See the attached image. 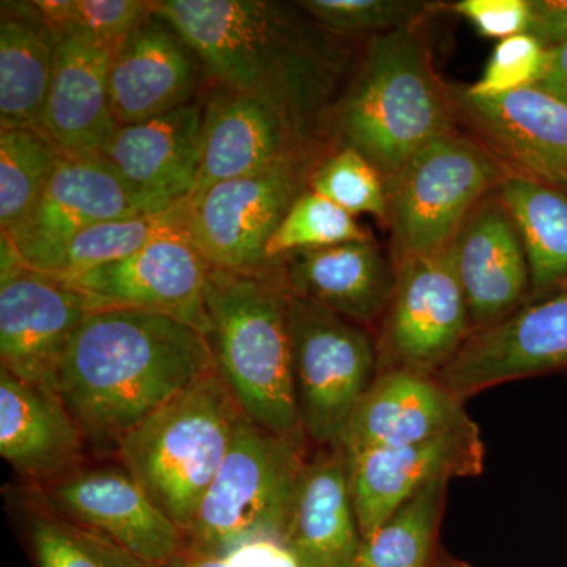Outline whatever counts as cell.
<instances>
[{
  "label": "cell",
  "instance_id": "obj_1",
  "mask_svg": "<svg viewBox=\"0 0 567 567\" xmlns=\"http://www.w3.org/2000/svg\"><path fill=\"white\" fill-rule=\"evenodd\" d=\"M153 10L192 44L226 91L274 104L317 142L331 144V118L358 54L295 3L271 0H158Z\"/></svg>",
  "mask_w": 567,
  "mask_h": 567
},
{
  "label": "cell",
  "instance_id": "obj_2",
  "mask_svg": "<svg viewBox=\"0 0 567 567\" xmlns=\"http://www.w3.org/2000/svg\"><path fill=\"white\" fill-rule=\"evenodd\" d=\"M215 369L196 328L152 312L99 309L71 336L54 391L85 440L115 450L134 425Z\"/></svg>",
  "mask_w": 567,
  "mask_h": 567
},
{
  "label": "cell",
  "instance_id": "obj_3",
  "mask_svg": "<svg viewBox=\"0 0 567 567\" xmlns=\"http://www.w3.org/2000/svg\"><path fill=\"white\" fill-rule=\"evenodd\" d=\"M421 25L364 40L331 118L333 147L360 152L388 189L421 147L458 128L453 87L436 73Z\"/></svg>",
  "mask_w": 567,
  "mask_h": 567
},
{
  "label": "cell",
  "instance_id": "obj_4",
  "mask_svg": "<svg viewBox=\"0 0 567 567\" xmlns=\"http://www.w3.org/2000/svg\"><path fill=\"white\" fill-rule=\"evenodd\" d=\"M216 371L244 415L305 442L295 398L287 290L278 275L210 267L205 287Z\"/></svg>",
  "mask_w": 567,
  "mask_h": 567
},
{
  "label": "cell",
  "instance_id": "obj_5",
  "mask_svg": "<svg viewBox=\"0 0 567 567\" xmlns=\"http://www.w3.org/2000/svg\"><path fill=\"white\" fill-rule=\"evenodd\" d=\"M241 416L215 369L134 425L115 447L123 468L183 535L227 456Z\"/></svg>",
  "mask_w": 567,
  "mask_h": 567
},
{
  "label": "cell",
  "instance_id": "obj_6",
  "mask_svg": "<svg viewBox=\"0 0 567 567\" xmlns=\"http://www.w3.org/2000/svg\"><path fill=\"white\" fill-rule=\"evenodd\" d=\"M306 443L265 431L245 415L185 532L189 554L226 557L260 539H282Z\"/></svg>",
  "mask_w": 567,
  "mask_h": 567
},
{
  "label": "cell",
  "instance_id": "obj_7",
  "mask_svg": "<svg viewBox=\"0 0 567 567\" xmlns=\"http://www.w3.org/2000/svg\"><path fill=\"white\" fill-rule=\"evenodd\" d=\"M507 174L475 136L442 134L421 147L388 189L391 259L440 251Z\"/></svg>",
  "mask_w": 567,
  "mask_h": 567
},
{
  "label": "cell",
  "instance_id": "obj_8",
  "mask_svg": "<svg viewBox=\"0 0 567 567\" xmlns=\"http://www.w3.org/2000/svg\"><path fill=\"white\" fill-rule=\"evenodd\" d=\"M295 398L306 440L341 447L358 404L374 382L368 328L287 290Z\"/></svg>",
  "mask_w": 567,
  "mask_h": 567
},
{
  "label": "cell",
  "instance_id": "obj_9",
  "mask_svg": "<svg viewBox=\"0 0 567 567\" xmlns=\"http://www.w3.org/2000/svg\"><path fill=\"white\" fill-rule=\"evenodd\" d=\"M393 264V293L374 336L377 365L436 375L473 333L453 245Z\"/></svg>",
  "mask_w": 567,
  "mask_h": 567
},
{
  "label": "cell",
  "instance_id": "obj_10",
  "mask_svg": "<svg viewBox=\"0 0 567 567\" xmlns=\"http://www.w3.org/2000/svg\"><path fill=\"white\" fill-rule=\"evenodd\" d=\"M331 148L306 153L259 173L213 186L189 204V240L210 267L241 274H276L267 259L270 244L295 200Z\"/></svg>",
  "mask_w": 567,
  "mask_h": 567
},
{
  "label": "cell",
  "instance_id": "obj_11",
  "mask_svg": "<svg viewBox=\"0 0 567 567\" xmlns=\"http://www.w3.org/2000/svg\"><path fill=\"white\" fill-rule=\"evenodd\" d=\"M210 264L189 240L171 238L100 265L84 274L55 278L84 297L91 311L133 309L171 317L210 333L205 287Z\"/></svg>",
  "mask_w": 567,
  "mask_h": 567
},
{
  "label": "cell",
  "instance_id": "obj_12",
  "mask_svg": "<svg viewBox=\"0 0 567 567\" xmlns=\"http://www.w3.org/2000/svg\"><path fill=\"white\" fill-rule=\"evenodd\" d=\"M41 498L59 516L152 565L166 567L185 547L182 528L122 465L74 470L43 484Z\"/></svg>",
  "mask_w": 567,
  "mask_h": 567
},
{
  "label": "cell",
  "instance_id": "obj_13",
  "mask_svg": "<svg viewBox=\"0 0 567 567\" xmlns=\"http://www.w3.org/2000/svg\"><path fill=\"white\" fill-rule=\"evenodd\" d=\"M346 462L354 514L364 539L431 484L481 475L484 443L473 421L415 445L346 454Z\"/></svg>",
  "mask_w": 567,
  "mask_h": 567
},
{
  "label": "cell",
  "instance_id": "obj_14",
  "mask_svg": "<svg viewBox=\"0 0 567 567\" xmlns=\"http://www.w3.org/2000/svg\"><path fill=\"white\" fill-rule=\"evenodd\" d=\"M205 107L188 103L159 117L118 125L100 155L144 215L189 200L203 158Z\"/></svg>",
  "mask_w": 567,
  "mask_h": 567
},
{
  "label": "cell",
  "instance_id": "obj_15",
  "mask_svg": "<svg viewBox=\"0 0 567 567\" xmlns=\"http://www.w3.org/2000/svg\"><path fill=\"white\" fill-rule=\"evenodd\" d=\"M458 123L511 173L567 193V106L537 87L477 99L453 87Z\"/></svg>",
  "mask_w": 567,
  "mask_h": 567
},
{
  "label": "cell",
  "instance_id": "obj_16",
  "mask_svg": "<svg viewBox=\"0 0 567 567\" xmlns=\"http://www.w3.org/2000/svg\"><path fill=\"white\" fill-rule=\"evenodd\" d=\"M567 365V295L517 309L502 322L473 331L436 374L465 399L499 383Z\"/></svg>",
  "mask_w": 567,
  "mask_h": 567
},
{
  "label": "cell",
  "instance_id": "obj_17",
  "mask_svg": "<svg viewBox=\"0 0 567 567\" xmlns=\"http://www.w3.org/2000/svg\"><path fill=\"white\" fill-rule=\"evenodd\" d=\"M324 148L334 147L306 136L274 104L219 87L205 107L203 158L188 203L219 183Z\"/></svg>",
  "mask_w": 567,
  "mask_h": 567
},
{
  "label": "cell",
  "instance_id": "obj_18",
  "mask_svg": "<svg viewBox=\"0 0 567 567\" xmlns=\"http://www.w3.org/2000/svg\"><path fill=\"white\" fill-rule=\"evenodd\" d=\"M208 71L177 29L155 10L115 47L111 107L118 125L159 117L194 102Z\"/></svg>",
  "mask_w": 567,
  "mask_h": 567
},
{
  "label": "cell",
  "instance_id": "obj_19",
  "mask_svg": "<svg viewBox=\"0 0 567 567\" xmlns=\"http://www.w3.org/2000/svg\"><path fill=\"white\" fill-rule=\"evenodd\" d=\"M89 312L80 292L24 268L0 286L2 368L24 382L54 390L62 354Z\"/></svg>",
  "mask_w": 567,
  "mask_h": 567
},
{
  "label": "cell",
  "instance_id": "obj_20",
  "mask_svg": "<svg viewBox=\"0 0 567 567\" xmlns=\"http://www.w3.org/2000/svg\"><path fill=\"white\" fill-rule=\"evenodd\" d=\"M140 215L100 153L65 155L31 210L7 234L31 268L89 227Z\"/></svg>",
  "mask_w": 567,
  "mask_h": 567
},
{
  "label": "cell",
  "instance_id": "obj_21",
  "mask_svg": "<svg viewBox=\"0 0 567 567\" xmlns=\"http://www.w3.org/2000/svg\"><path fill=\"white\" fill-rule=\"evenodd\" d=\"M451 245L473 331L516 312L532 276L524 241L496 189L470 213Z\"/></svg>",
  "mask_w": 567,
  "mask_h": 567
},
{
  "label": "cell",
  "instance_id": "obj_22",
  "mask_svg": "<svg viewBox=\"0 0 567 567\" xmlns=\"http://www.w3.org/2000/svg\"><path fill=\"white\" fill-rule=\"evenodd\" d=\"M55 37L54 70L39 128L63 155H99L118 128L110 93L115 47L89 33Z\"/></svg>",
  "mask_w": 567,
  "mask_h": 567
},
{
  "label": "cell",
  "instance_id": "obj_23",
  "mask_svg": "<svg viewBox=\"0 0 567 567\" xmlns=\"http://www.w3.org/2000/svg\"><path fill=\"white\" fill-rule=\"evenodd\" d=\"M472 423L464 399L439 377L388 369L377 372L354 410L341 447L353 454L415 445Z\"/></svg>",
  "mask_w": 567,
  "mask_h": 567
},
{
  "label": "cell",
  "instance_id": "obj_24",
  "mask_svg": "<svg viewBox=\"0 0 567 567\" xmlns=\"http://www.w3.org/2000/svg\"><path fill=\"white\" fill-rule=\"evenodd\" d=\"M276 275L290 293L364 328L380 323L394 289L393 259L374 237L287 254Z\"/></svg>",
  "mask_w": 567,
  "mask_h": 567
},
{
  "label": "cell",
  "instance_id": "obj_25",
  "mask_svg": "<svg viewBox=\"0 0 567 567\" xmlns=\"http://www.w3.org/2000/svg\"><path fill=\"white\" fill-rule=\"evenodd\" d=\"M281 543L300 567H353L363 536L342 447H320L306 458Z\"/></svg>",
  "mask_w": 567,
  "mask_h": 567
},
{
  "label": "cell",
  "instance_id": "obj_26",
  "mask_svg": "<svg viewBox=\"0 0 567 567\" xmlns=\"http://www.w3.org/2000/svg\"><path fill=\"white\" fill-rule=\"evenodd\" d=\"M85 435L54 390L0 368V454L22 476L51 483L80 468Z\"/></svg>",
  "mask_w": 567,
  "mask_h": 567
},
{
  "label": "cell",
  "instance_id": "obj_27",
  "mask_svg": "<svg viewBox=\"0 0 567 567\" xmlns=\"http://www.w3.org/2000/svg\"><path fill=\"white\" fill-rule=\"evenodd\" d=\"M58 37L33 2H2L0 125L39 126L54 70Z\"/></svg>",
  "mask_w": 567,
  "mask_h": 567
},
{
  "label": "cell",
  "instance_id": "obj_28",
  "mask_svg": "<svg viewBox=\"0 0 567 567\" xmlns=\"http://www.w3.org/2000/svg\"><path fill=\"white\" fill-rule=\"evenodd\" d=\"M496 194L524 241L532 293L558 289L567 282V193L507 171Z\"/></svg>",
  "mask_w": 567,
  "mask_h": 567
},
{
  "label": "cell",
  "instance_id": "obj_29",
  "mask_svg": "<svg viewBox=\"0 0 567 567\" xmlns=\"http://www.w3.org/2000/svg\"><path fill=\"white\" fill-rule=\"evenodd\" d=\"M188 200L175 205L171 210L155 215H140L133 218L96 224L74 235L47 257L31 267L39 274L52 278L84 274L100 265L125 259L156 241L182 238L189 240ZM192 241V240H189Z\"/></svg>",
  "mask_w": 567,
  "mask_h": 567
},
{
  "label": "cell",
  "instance_id": "obj_30",
  "mask_svg": "<svg viewBox=\"0 0 567 567\" xmlns=\"http://www.w3.org/2000/svg\"><path fill=\"white\" fill-rule=\"evenodd\" d=\"M447 484H431L394 511L371 536L364 537L353 567H436V539L445 513Z\"/></svg>",
  "mask_w": 567,
  "mask_h": 567
},
{
  "label": "cell",
  "instance_id": "obj_31",
  "mask_svg": "<svg viewBox=\"0 0 567 567\" xmlns=\"http://www.w3.org/2000/svg\"><path fill=\"white\" fill-rule=\"evenodd\" d=\"M39 126L0 133V226L10 230L28 215L63 159Z\"/></svg>",
  "mask_w": 567,
  "mask_h": 567
},
{
  "label": "cell",
  "instance_id": "obj_32",
  "mask_svg": "<svg viewBox=\"0 0 567 567\" xmlns=\"http://www.w3.org/2000/svg\"><path fill=\"white\" fill-rule=\"evenodd\" d=\"M28 529L39 567H163L61 516L33 517Z\"/></svg>",
  "mask_w": 567,
  "mask_h": 567
},
{
  "label": "cell",
  "instance_id": "obj_33",
  "mask_svg": "<svg viewBox=\"0 0 567 567\" xmlns=\"http://www.w3.org/2000/svg\"><path fill=\"white\" fill-rule=\"evenodd\" d=\"M297 6L327 31L353 40L421 25L435 11L446 9L423 0H301Z\"/></svg>",
  "mask_w": 567,
  "mask_h": 567
},
{
  "label": "cell",
  "instance_id": "obj_34",
  "mask_svg": "<svg viewBox=\"0 0 567 567\" xmlns=\"http://www.w3.org/2000/svg\"><path fill=\"white\" fill-rule=\"evenodd\" d=\"M368 238L372 235L357 221V216L342 210L327 197L306 189L271 237L267 259L276 271V264L287 254Z\"/></svg>",
  "mask_w": 567,
  "mask_h": 567
},
{
  "label": "cell",
  "instance_id": "obj_35",
  "mask_svg": "<svg viewBox=\"0 0 567 567\" xmlns=\"http://www.w3.org/2000/svg\"><path fill=\"white\" fill-rule=\"evenodd\" d=\"M309 189L350 215H371L388 226L390 196L386 183L374 164L354 148H331L312 171Z\"/></svg>",
  "mask_w": 567,
  "mask_h": 567
},
{
  "label": "cell",
  "instance_id": "obj_36",
  "mask_svg": "<svg viewBox=\"0 0 567 567\" xmlns=\"http://www.w3.org/2000/svg\"><path fill=\"white\" fill-rule=\"evenodd\" d=\"M55 35L82 32L117 47L153 11L145 0H33Z\"/></svg>",
  "mask_w": 567,
  "mask_h": 567
},
{
  "label": "cell",
  "instance_id": "obj_37",
  "mask_svg": "<svg viewBox=\"0 0 567 567\" xmlns=\"http://www.w3.org/2000/svg\"><path fill=\"white\" fill-rule=\"evenodd\" d=\"M546 54L547 48L529 33L502 40L492 52L481 80L465 91L477 99H492L535 87L546 65Z\"/></svg>",
  "mask_w": 567,
  "mask_h": 567
},
{
  "label": "cell",
  "instance_id": "obj_38",
  "mask_svg": "<svg viewBox=\"0 0 567 567\" xmlns=\"http://www.w3.org/2000/svg\"><path fill=\"white\" fill-rule=\"evenodd\" d=\"M446 9L472 22L487 39L502 41L528 32L529 0H461Z\"/></svg>",
  "mask_w": 567,
  "mask_h": 567
},
{
  "label": "cell",
  "instance_id": "obj_39",
  "mask_svg": "<svg viewBox=\"0 0 567 567\" xmlns=\"http://www.w3.org/2000/svg\"><path fill=\"white\" fill-rule=\"evenodd\" d=\"M529 35L547 50L567 44V0H529Z\"/></svg>",
  "mask_w": 567,
  "mask_h": 567
},
{
  "label": "cell",
  "instance_id": "obj_40",
  "mask_svg": "<svg viewBox=\"0 0 567 567\" xmlns=\"http://www.w3.org/2000/svg\"><path fill=\"white\" fill-rule=\"evenodd\" d=\"M226 557L241 567H300L278 539L254 540Z\"/></svg>",
  "mask_w": 567,
  "mask_h": 567
},
{
  "label": "cell",
  "instance_id": "obj_41",
  "mask_svg": "<svg viewBox=\"0 0 567 567\" xmlns=\"http://www.w3.org/2000/svg\"><path fill=\"white\" fill-rule=\"evenodd\" d=\"M535 87L567 106V44L547 50L546 65Z\"/></svg>",
  "mask_w": 567,
  "mask_h": 567
},
{
  "label": "cell",
  "instance_id": "obj_42",
  "mask_svg": "<svg viewBox=\"0 0 567 567\" xmlns=\"http://www.w3.org/2000/svg\"><path fill=\"white\" fill-rule=\"evenodd\" d=\"M166 567H241L227 557H210V555L189 554L183 550L173 563Z\"/></svg>",
  "mask_w": 567,
  "mask_h": 567
},
{
  "label": "cell",
  "instance_id": "obj_43",
  "mask_svg": "<svg viewBox=\"0 0 567 567\" xmlns=\"http://www.w3.org/2000/svg\"><path fill=\"white\" fill-rule=\"evenodd\" d=\"M445 567H466V566L462 565V563H453V565H446Z\"/></svg>",
  "mask_w": 567,
  "mask_h": 567
}]
</instances>
